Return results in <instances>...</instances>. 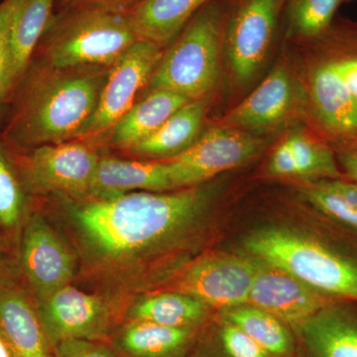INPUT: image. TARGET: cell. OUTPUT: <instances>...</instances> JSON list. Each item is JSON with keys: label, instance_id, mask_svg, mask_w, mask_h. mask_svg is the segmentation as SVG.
Returning <instances> with one entry per match:
<instances>
[{"label": "cell", "instance_id": "f1b7e54d", "mask_svg": "<svg viewBox=\"0 0 357 357\" xmlns=\"http://www.w3.org/2000/svg\"><path fill=\"white\" fill-rule=\"evenodd\" d=\"M21 1L22 0H3L0 3V121L7 102H10L14 93L9 60V29Z\"/></svg>", "mask_w": 357, "mask_h": 357}, {"label": "cell", "instance_id": "836d02e7", "mask_svg": "<svg viewBox=\"0 0 357 357\" xmlns=\"http://www.w3.org/2000/svg\"><path fill=\"white\" fill-rule=\"evenodd\" d=\"M143 0H56L58 9L70 6H91L109 10L129 11Z\"/></svg>", "mask_w": 357, "mask_h": 357}, {"label": "cell", "instance_id": "8fae6325", "mask_svg": "<svg viewBox=\"0 0 357 357\" xmlns=\"http://www.w3.org/2000/svg\"><path fill=\"white\" fill-rule=\"evenodd\" d=\"M255 263L239 256L211 255L199 258L183 270L174 291L188 294L206 306L232 309L248 302L255 280Z\"/></svg>", "mask_w": 357, "mask_h": 357}, {"label": "cell", "instance_id": "9a60e30c", "mask_svg": "<svg viewBox=\"0 0 357 357\" xmlns=\"http://www.w3.org/2000/svg\"><path fill=\"white\" fill-rule=\"evenodd\" d=\"M0 335L11 357H56L36 307L13 286H0Z\"/></svg>", "mask_w": 357, "mask_h": 357}, {"label": "cell", "instance_id": "8d00e7d4", "mask_svg": "<svg viewBox=\"0 0 357 357\" xmlns=\"http://www.w3.org/2000/svg\"><path fill=\"white\" fill-rule=\"evenodd\" d=\"M340 160L345 171L357 183V149L344 152L340 155Z\"/></svg>", "mask_w": 357, "mask_h": 357}, {"label": "cell", "instance_id": "603a6c76", "mask_svg": "<svg viewBox=\"0 0 357 357\" xmlns=\"http://www.w3.org/2000/svg\"><path fill=\"white\" fill-rule=\"evenodd\" d=\"M302 328L317 357H357V325L342 312L326 307Z\"/></svg>", "mask_w": 357, "mask_h": 357}, {"label": "cell", "instance_id": "4fadbf2b", "mask_svg": "<svg viewBox=\"0 0 357 357\" xmlns=\"http://www.w3.org/2000/svg\"><path fill=\"white\" fill-rule=\"evenodd\" d=\"M248 303L273 314L283 323L301 328L328 307L325 294L265 263L256 267Z\"/></svg>", "mask_w": 357, "mask_h": 357}, {"label": "cell", "instance_id": "6da1fadb", "mask_svg": "<svg viewBox=\"0 0 357 357\" xmlns=\"http://www.w3.org/2000/svg\"><path fill=\"white\" fill-rule=\"evenodd\" d=\"M210 199L203 188L75 199L70 213L84 246L110 266L135 263L189 227Z\"/></svg>", "mask_w": 357, "mask_h": 357}, {"label": "cell", "instance_id": "83f0119b", "mask_svg": "<svg viewBox=\"0 0 357 357\" xmlns=\"http://www.w3.org/2000/svg\"><path fill=\"white\" fill-rule=\"evenodd\" d=\"M24 204L22 185L0 143V225L6 229L16 227L22 218Z\"/></svg>", "mask_w": 357, "mask_h": 357}, {"label": "cell", "instance_id": "7a4b0ae2", "mask_svg": "<svg viewBox=\"0 0 357 357\" xmlns=\"http://www.w3.org/2000/svg\"><path fill=\"white\" fill-rule=\"evenodd\" d=\"M109 69L57 68L40 61L30 65L15 89L6 139L26 148L81 139L95 115Z\"/></svg>", "mask_w": 357, "mask_h": 357}, {"label": "cell", "instance_id": "5b68a950", "mask_svg": "<svg viewBox=\"0 0 357 357\" xmlns=\"http://www.w3.org/2000/svg\"><path fill=\"white\" fill-rule=\"evenodd\" d=\"M245 248L319 292L357 301L356 263L316 239L288 229H263L246 238Z\"/></svg>", "mask_w": 357, "mask_h": 357}, {"label": "cell", "instance_id": "d590c367", "mask_svg": "<svg viewBox=\"0 0 357 357\" xmlns=\"http://www.w3.org/2000/svg\"><path fill=\"white\" fill-rule=\"evenodd\" d=\"M326 187L337 192L347 203L357 208V183L345 182V181L335 180L323 182Z\"/></svg>", "mask_w": 357, "mask_h": 357}, {"label": "cell", "instance_id": "3957f363", "mask_svg": "<svg viewBox=\"0 0 357 357\" xmlns=\"http://www.w3.org/2000/svg\"><path fill=\"white\" fill-rule=\"evenodd\" d=\"M128 11L70 6L54 11L36 53L57 68H110L138 41Z\"/></svg>", "mask_w": 357, "mask_h": 357}, {"label": "cell", "instance_id": "d6a6232c", "mask_svg": "<svg viewBox=\"0 0 357 357\" xmlns=\"http://www.w3.org/2000/svg\"><path fill=\"white\" fill-rule=\"evenodd\" d=\"M268 171L271 175L276 177H294L298 176L297 165L290 144L287 139L283 141L278 147L275 149L269 164Z\"/></svg>", "mask_w": 357, "mask_h": 357}, {"label": "cell", "instance_id": "9c48e42d", "mask_svg": "<svg viewBox=\"0 0 357 357\" xmlns=\"http://www.w3.org/2000/svg\"><path fill=\"white\" fill-rule=\"evenodd\" d=\"M287 0H239L229 15L225 45L237 81L248 83L261 68Z\"/></svg>", "mask_w": 357, "mask_h": 357}, {"label": "cell", "instance_id": "f546056e", "mask_svg": "<svg viewBox=\"0 0 357 357\" xmlns=\"http://www.w3.org/2000/svg\"><path fill=\"white\" fill-rule=\"evenodd\" d=\"M304 194L307 201L321 213L357 230V208L323 182L306 188Z\"/></svg>", "mask_w": 357, "mask_h": 357}, {"label": "cell", "instance_id": "7c38bea8", "mask_svg": "<svg viewBox=\"0 0 357 357\" xmlns=\"http://www.w3.org/2000/svg\"><path fill=\"white\" fill-rule=\"evenodd\" d=\"M21 265L37 300L68 285L76 271L72 251L38 213L26 222Z\"/></svg>", "mask_w": 357, "mask_h": 357}, {"label": "cell", "instance_id": "d6986e66", "mask_svg": "<svg viewBox=\"0 0 357 357\" xmlns=\"http://www.w3.org/2000/svg\"><path fill=\"white\" fill-rule=\"evenodd\" d=\"M211 0H143L128 11L140 40L166 49Z\"/></svg>", "mask_w": 357, "mask_h": 357}, {"label": "cell", "instance_id": "cb8c5ba5", "mask_svg": "<svg viewBox=\"0 0 357 357\" xmlns=\"http://www.w3.org/2000/svg\"><path fill=\"white\" fill-rule=\"evenodd\" d=\"M206 307L192 296L173 291L140 300L131 307L129 318L171 328H191L203 319Z\"/></svg>", "mask_w": 357, "mask_h": 357}, {"label": "cell", "instance_id": "e575fe53", "mask_svg": "<svg viewBox=\"0 0 357 357\" xmlns=\"http://www.w3.org/2000/svg\"><path fill=\"white\" fill-rule=\"evenodd\" d=\"M330 63L357 98V57L340 59Z\"/></svg>", "mask_w": 357, "mask_h": 357}, {"label": "cell", "instance_id": "30bf717a", "mask_svg": "<svg viewBox=\"0 0 357 357\" xmlns=\"http://www.w3.org/2000/svg\"><path fill=\"white\" fill-rule=\"evenodd\" d=\"M37 314L52 345L67 340H105L112 314L102 298L69 284L37 300Z\"/></svg>", "mask_w": 357, "mask_h": 357}, {"label": "cell", "instance_id": "e0dca14e", "mask_svg": "<svg viewBox=\"0 0 357 357\" xmlns=\"http://www.w3.org/2000/svg\"><path fill=\"white\" fill-rule=\"evenodd\" d=\"M184 96L163 89H149L146 95L134 102L109 132L114 147L128 151L163 126L164 122L185 103Z\"/></svg>", "mask_w": 357, "mask_h": 357}, {"label": "cell", "instance_id": "ba28073f", "mask_svg": "<svg viewBox=\"0 0 357 357\" xmlns=\"http://www.w3.org/2000/svg\"><path fill=\"white\" fill-rule=\"evenodd\" d=\"M262 140L248 131L217 126L168 162L175 189L196 187L241 165L260 151Z\"/></svg>", "mask_w": 357, "mask_h": 357}, {"label": "cell", "instance_id": "d4e9b609", "mask_svg": "<svg viewBox=\"0 0 357 357\" xmlns=\"http://www.w3.org/2000/svg\"><path fill=\"white\" fill-rule=\"evenodd\" d=\"M227 318L272 356H286L292 351V340L283 321L264 310L243 305L230 309Z\"/></svg>", "mask_w": 357, "mask_h": 357}, {"label": "cell", "instance_id": "484cf974", "mask_svg": "<svg viewBox=\"0 0 357 357\" xmlns=\"http://www.w3.org/2000/svg\"><path fill=\"white\" fill-rule=\"evenodd\" d=\"M344 0H290L288 36L312 39L326 32Z\"/></svg>", "mask_w": 357, "mask_h": 357}, {"label": "cell", "instance_id": "ffe728a7", "mask_svg": "<svg viewBox=\"0 0 357 357\" xmlns=\"http://www.w3.org/2000/svg\"><path fill=\"white\" fill-rule=\"evenodd\" d=\"M55 4L56 0H22L14 13L9 29V60L14 91L31 65L40 40L55 11Z\"/></svg>", "mask_w": 357, "mask_h": 357}, {"label": "cell", "instance_id": "44dd1931", "mask_svg": "<svg viewBox=\"0 0 357 357\" xmlns=\"http://www.w3.org/2000/svg\"><path fill=\"white\" fill-rule=\"evenodd\" d=\"M206 112V98L185 103L152 135L126 152L158 160L182 153L198 139Z\"/></svg>", "mask_w": 357, "mask_h": 357}, {"label": "cell", "instance_id": "7402d4cb", "mask_svg": "<svg viewBox=\"0 0 357 357\" xmlns=\"http://www.w3.org/2000/svg\"><path fill=\"white\" fill-rule=\"evenodd\" d=\"M191 337V328L130 319L115 335L114 342L124 357H172L185 349Z\"/></svg>", "mask_w": 357, "mask_h": 357}, {"label": "cell", "instance_id": "74e56055", "mask_svg": "<svg viewBox=\"0 0 357 357\" xmlns=\"http://www.w3.org/2000/svg\"><path fill=\"white\" fill-rule=\"evenodd\" d=\"M0 357H11L1 335H0Z\"/></svg>", "mask_w": 357, "mask_h": 357}, {"label": "cell", "instance_id": "277c9868", "mask_svg": "<svg viewBox=\"0 0 357 357\" xmlns=\"http://www.w3.org/2000/svg\"><path fill=\"white\" fill-rule=\"evenodd\" d=\"M227 20L220 0H211L202 7L165 49L149 89H168L190 100L206 98L220 76Z\"/></svg>", "mask_w": 357, "mask_h": 357}, {"label": "cell", "instance_id": "4dcf8cb0", "mask_svg": "<svg viewBox=\"0 0 357 357\" xmlns=\"http://www.w3.org/2000/svg\"><path fill=\"white\" fill-rule=\"evenodd\" d=\"M220 335L223 349L229 357L272 356L248 333L229 321L222 326Z\"/></svg>", "mask_w": 357, "mask_h": 357}, {"label": "cell", "instance_id": "2e32d148", "mask_svg": "<svg viewBox=\"0 0 357 357\" xmlns=\"http://www.w3.org/2000/svg\"><path fill=\"white\" fill-rule=\"evenodd\" d=\"M172 172L166 160L140 161L102 157L89 197L109 198L133 191H174Z\"/></svg>", "mask_w": 357, "mask_h": 357}, {"label": "cell", "instance_id": "1f68e13d", "mask_svg": "<svg viewBox=\"0 0 357 357\" xmlns=\"http://www.w3.org/2000/svg\"><path fill=\"white\" fill-rule=\"evenodd\" d=\"M105 340H67L54 345L56 357H124Z\"/></svg>", "mask_w": 357, "mask_h": 357}, {"label": "cell", "instance_id": "ac0fdd59", "mask_svg": "<svg viewBox=\"0 0 357 357\" xmlns=\"http://www.w3.org/2000/svg\"><path fill=\"white\" fill-rule=\"evenodd\" d=\"M311 96L319 121L331 132H357V98L330 62L312 73Z\"/></svg>", "mask_w": 357, "mask_h": 357}, {"label": "cell", "instance_id": "4316f807", "mask_svg": "<svg viewBox=\"0 0 357 357\" xmlns=\"http://www.w3.org/2000/svg\"><path fill=\"white\" fill-rule=\"evenodd\" d=\"M298 169V176L335 178L340 176L333 152L325 145L295 133L287 138Z\"/></svg>", "mask_w": 357, "mask_h": 357}, {"label": "cell", "instance_id": "8992f818", "mask_svg": "<svg viewBox=\"0 0 357 357\" xmlns=\"http://www.w3.org/2000/svg\"><path fill=\"white\" fill-rule=\"evenodd\" d=\"M100 158L89 141L72 140L32 148L20 169L30 191L82 199L91 192Z\"/></svg>", "mask_w": 357, "mask_h": 357}, {"label": "cell", "instance_id": "52a82bcc", "mask_svg": "<svg viewBox=\"0 0 357 357\" xmlns=\"http://www.w3.org/2000/svg\"><path fill=\"white\" fill-rule=\"evenodd\" d=\"M165 49L138 40L110 67L93 119L79 140L98 139L121 119L136 102V96L150 79L163 57Z\"/></svg>", "mask_w": 357, "mask_h": 357}, {"label": "cell", "instance_id": "5bb4252c", "mask_svg": "<svg viewBox=\"0 0 357 357\" xmlns=\"http://www.w3.org/2000/svg\"><path fill=\"white\" fill-rule=\"evenodd\" d=\"M295 91L290 74L279 66L243 102L223 117L220 126L255 132L274 128L293 109Z\"/></svg>", "mask_w": 357, "mask_h": 357}]
</instances>
